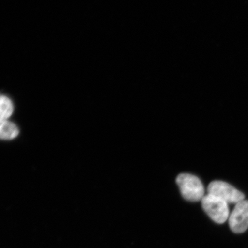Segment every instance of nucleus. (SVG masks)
<instances>
[{"label":"nucleus","mask_w":248,"mask_h":248,"mask_svg":"<svg viewBox=\"0 0 248 248\" xmlns=\"http://www.w3.org/2000/svg\"><path fill=\"white\" fill-rule=\"evenodd\" d=\"M177 184L181 194L186 200L191 202H200L205 196L203 184L195 175L186 173L179 174L177 178Z\"/></svg>","instance_id":"nucleus-1"},{"label":"nucleus","mask_w":248,"mask_h":248,"mask_svg":"<svg viewBox=\"0 0 248 248\" xmlns=\"http://www.w3.org/2000/svg\"><path fill=\"white\" fill-rule=\"evenodd\" d=\"M202 203L204 211L215 223L222 224L229 218L228 204L221 199L208 194L202 199Z\"/></svg>","instance_id":"nucleus-2"},{"label":"nucleus","mask_w":248,"mask_h":248,"mask_svg":"<svg viewBox=\"0 0 248 248\" xmlns=\"http://www.w3.org/2000/svg\"><path fill=\"white\" fill-rule=\"evenodd\" d=\"M208 194L224 201L228 204H237L244 200L245 195L228 183L215 181L209 184Z\"/></svg>","instance_id":"nucleus-3"},{"label":"nucleus","mask_w":248,"mask_h":248,"mask_svg":"<svg viewBox=\"0 0 248 248\" xmlns=\"http://www.w3.org/2000/svg\"><path fill=\"white\" fill-rule=\"evenodd\" d=\"M229 226L236 234L244 232L248 228V200L236 204L229 217Z\"/></svg>","instance_id":"nucleus-4"},{"label":"nucleus","mask_w":248,"mask_h":248,"mask_svg":"<svg viewBox=\"0 0 248 248\" xmlns=\"http://www.w3.org/2000/svg\"><path fill=\"white\" fill-rule=\"evenodd\" d=\"M17 125L9 120L0 121V140H11L19 135Z\"/></svg>","instance_id":"nucleus-5"},{"label":"nucleus","mask_w":248,"mask_h":248,"mask_svg":"<svg viewBox=\"0 0 248 248\" xmlns=\"http://www.w3.org/2000/svg\"><path fill=\"white\" fill-rule=\"evenodd\" d=\"M14 110L12 101L6 96H0V121L9 120Z\"/></svg>","instance_id":"nucleus-6"}]
</instances>
